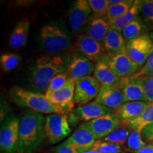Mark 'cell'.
Segmentation results:
<instances>
[{
  "mask_svg": "<svg viewBox=\"0 0 153 153\" xmlns=\"http://www.w3.org/2000/svg\"><path fill=\"white\" fill-rule=\"evenodd\" d=\"M110 27L111 24L106 17L97 18L92 15L84 34L89 36L99 43L103 44Z\"/></svg>",
  "mask_w": 153,
  "mask_h": 153,
  "instance_id": "cell-20",
  "label": "cell"
},
{
  "mask_svg": "<svg viewBox=\"0 0 153 153\" xmlns=\"http://www.w3.org/2000/svg\"><path fill=\"white\" fill-rule=\"evenodd\" d=\"M143 3V1H139V0L134 1L133 4L130 10L122 16L115 19L111 24V26L122 32V30L128 26L129 23H131L135 17L138 16L139 13H140Z\"/></svg>",
  "mask_w": 153,
  "mask_h": 153,
  "instance_id": "cell-24",
  "label": "cell"
},
{
  "mask_svg": "<svg viewBox=\"0 0 153 153\" xmlns=\"http://www.w3.org/2000/svg\"><path fill=\"white\" fill-rule=\"evenodd\" d=\"M75 81L70 78L68 82L58 90L45 93V96L50 102L60 107L65 111H72L74 107V91Z\"/></svg>",
  "mask_w": 153,
  "mask_h": 153,
  "instance_id": "cell-10",
  "label": "cell"
},
{
  "mask_svg": "<svg viewBox=\"0 0 153 153\" xmlns=\"http://www.w3.org/2000/svg\"><path fill=\"white\" fill-rule=\"evenodd\" d=\"M97 139H102L121 126L120 120L114 114H107L87 122Z\"/></svg>",
  "mask_w": 153,
  "mask_h": 153,
  "instance_id": "cell-16",
  "label": "cell"
},
{
  "mask_svg": "<svg viewBox=\"0 0 153 153\" xmlns=\"http://www.w3.org/2000/svg\"><path fill=\"white\" fill-rule=\"evenodd\" d=\"M124 103L130 101H146L143 78L126 77L122 87Z\"/></svg>",
  "mask_w": 153,
  "mask_h": 153,
  "instance_id": "cell-19",
  "label": "cell"
},
{
  "mask_svg": "<svg viewBox=\"0 0 153 153\" xmlns=\"http://www.w3.org/2000/svg\"><path fill=\"white\" fill-rule=\"evenodd\" d=\"M81 153H99L97 151H94V150H89L87 151V152H81Z\"/></svg>",
  "mask_w": 153,
  "mask_h": 153,
  "instance_id": "cell-41",
  "label": "cell"
},
{
  "mask_svg": "<svg viewBox=\"0 0 153 153\" xmlns=\"http://www.w3.org/2000/svg\"><path fill=\"white\" fill-rule=\"evenodd\" d=\"M74 48L75 52L87 57L95 64L108 55L103 44L84 33L77 37Z\"/></svg>",
  "mask_w": 153,
  "mask_h": 153,
  "instance_id": "cell-11",
  "label": "cell"
},
{
  "mask_svg": "<svg viewBox=\"0 0 153 153\" xmlns=\"http://www.w3.org/2000/svg\"><path fill=\"white\" fill-rule=\"evenodd\" d=\"M22 57L14 53H5L0 56L1 69L4 72H10L14 70L19 65Z\"/></svg>",
  "mask_w": 153,
  "mask_h": 153,
  "instance_id": "cell-29",
  "label": "cell"
},
{
  "mask_svg": "<svg viewBox=\"0 0 153 153\" xmlns=\"http://www.w3.org/2000/svg\"><path fill=\"white\" fill-rule=\"evenodd\" d=\"M94 76L101 85H116L120 84L123 79L116 75L110 68L108 63V55L96 63Z\"/></svg>",
  "mask_w": 153,
  "mask_h": 153,
  "instance_id": "cell-22",
  "label": "cell"
},
{
  "mask_svg": "<svg viewBox=\"0 0 153 153\" xmlns=\"http://www.w3.org/2000/svg\"><path fill=\"white\" fill-rule=\"evenodd\" d=\"M134 153H153V143L146 145L140 150H137Z\"/></svg>",
  "mask_w": 153,
  "mask_h": 153,
  "instance_id": "cell-40",
  "label": "cell"
},
{
  "mask_svg": "<svg viewBox=\"0 0 153 153\" xmlns=\"http://www.w3.org/2000/svg\"><path fill=\"white\" fill-rule=\"evenodd\" d=\"M153 76V50L148 60L136 73L130 76L132 78H146Z\"/></svg>",
  "mask_w": 153,
  "mask_h": 153,
  "instance_id": "cell-35",
  "label": "cell"
},
{
  "mask_svg": "<svg viewBox=\"0 0 153 153\" xmlns=\"http://www.w3.org/2000/svg\"><path fill=\"white\" fill-rule=\"evenodd\" d=\"M71 78L69 75V74L66 71L62 72V73L58 74L55 77H53L51 82H50L48 87L47 91L45 93L52 92L60 89L62 88L68 81Z\"/></svg>",
  "mask_w": 153,
  "mask_h": 153,
  "instance_id": "cell-34",
  "label": "cell"
},
{
  "mask_svg": "<svg viewBox=\"0 0 153 153\" xmlns=\"http://www.w3.org/2000/svg\"><path fill=\"white\" fill-rule=\"evenodd\" d=\"M150 103L148 101H130L122 104L114 110L122 125L126 126L141 114Z\"/></svg>",
  "mask_w": 153,
  "mask_h": 153,
  "instance_id": "cell-18",
  "label": "cell"
},
{
  "mask_svg": "<svg viewBox=\"0 0 153 153\" xmlns=\"http://www.w3.org/2000/svg\"><path fill=\"white\" fill-rule=\"evenodd\" d=\"M92 15L97 18L106 17L108 4L107 0H88Z\"/></svg>",
  "mask_w": 153,
  "mask_h": 153,
  "instance_id": "cell-33",
  "label": "cell"
},
{
  "mask_svg": "<svg viewBox=\"0 0 153 153\" xmlns=\"http://www.w3.org/2000/svg\"><path fill=\"white\" fill-rule=\"evenodd\" d=\"M125 78L122 79L120 84L116 85H101L100 91L95 101L113 110L116 109L123 104V95L122 92Z\"/></svg>",
  "mask_w": 153,
  "mask_h": 153,
  "instance_id": "cell-13",
  "label": "cell"
},
{
  "mask_svg": "<svg viewBox=\"0 0 153 153\" xmlns=\"http://www.w3.org/2000/svg\"><path fill=\"white\" fill-rule=\"evenodd\" d=\"M44 129L50 144L60 143L71 133L68 116L61 114H51L45 116Z\"/></svg>",
  "mask_w": 153,
  "mask_h": 153,
  "instance_id": "cell-6",
  "label": "cell"
},
{
  "mask_svg": "<svg viewBox=\"0 0 153 153\" xmlns=\"http://www.w3.org/2000/svg\"><path fill=\"white\" fill-rule=\"evenodd\" d=\"M96 64L79 53L75 52L70 57L66 72L71 78L79 79L94 74Z\"/></svg>",
  "mask_w": 153,
  "mask_h": 153,
  "instance_id": "cell-15",
  "label": "cell"
},
{
  "mask_svg": "<svg viewBox=\"0 0 153 153\" xmlns=\"http://www.w3.org/2000/svg\"><path fill=\"white\" fill-rule=\"evenodd\" d=\"M153 50V43L149 33H145L126 42V51L128 56L142 68Z\"/></svg>",
  "mask_w": 153,
  "mask_h": 153,
  "instance_id": "cell-8",
  "label": "cell"
},
{
  "mask_svg": "<svg viewBox=\"0 0 153 153\" xmlns=\"http://www.w3.org/2000/svg\"><path fill=\"white\" fill-rule=\"evenodd\" d=\"M142 135L143 139L148 142H153V123L143 129Z\"/></svg>",
  "mask_w": 153,
  "mask_h": 153,
  "instance_id": "cell-38",
  "label": "cell"
},
{
  "mask_svg": "<svg viewBox=\"0 0 153 153\" xmlns=\"http://www.w3.org/2000/svg\"><path fill=\"white\" fill-rule=\"evenodd\" d=\"M134 3L133 0H124L123 2L108 6L106 18L110 24L115 19L119 18L130 10Z\"/></svg>",
  "mask_w": 153,
  "mask_h": 153,
  "instance_id": "cell-27",
  "label": "cell"
},
{
  "mask_svg": "<svg viewBox=\"0 0 153 153\" xmlns=\"http://www.w3.org/2000/svg\"><path fill=\"white\" fill-rule=\"evenodd\" d=\"M126 43L122 32L111 26L103 45L108 55H112L126 49Z\"/></svg>",
  "mask_w": 153,
  "mask_h": 153,
  "instance_id": "cell-23",
  "label": "cell"
},
{
  "mask_svg": "<svg viewBox=\"0 0 153 153\" xmlns=\"http://www.w3.org/2000/svg\"><path fill=\"white\" fill-rule=\"evenodd\" d=\"M91 150L97 151L99 153H120L121 152V147L103 139H98L94 143Z\"/></svg>",
  "mask_w": 153,
  "mask_h": 153,
  "instance_id": "cell-32",
  "label": "cell"
},
{
  "mask_svg": "<svg viewBox=\"0 0 153 153\" xmlns=\"http://www.w3.org/2000/svg\"><path fill=\"white\" fill-rule=\"evenodd\" d=\"M9 106L8 104L4 100L1 99V123L7 118L9 115Z\"/></svg>",
  "mask_w": 153,
  "mask_h": 153,
  "instance_id": "cell-39",
  "label": "cell"
},
{
  "mask_svg": "<svg viewBox=\"0 0 153 153\" xmlns=\"http://www.w3.org/2000/svg\"><path fill=\"white\" fill-rule=\"evenodd\" d=\"M146 101L153 104V76L143 78Z\"/></svg>",
  "mask_w": 153,
  "mask_h": 153,
  "instance_id": "cell-36",
  "label": "cell"
},
{
  "mask_svg": "<svg viewBox=\"0 0 153 153\" xmlns=\"http://www.w3.org/2000/svg\"><path fill=\"white\" fill-rule=\"evenodd\" d=\"M149 35H150V37L151 40H152V41L153 43V32H150V33H149Z\"/></svg>",
  "mask_w": 153,
  "mask_h": 153,
  "instance_id": "cell-42",
  "label": "cell"
},
{
  "mask_svg": "<svg viewBox=\"0 0 153 153\" xmlns=\"http://www.w3.org/2000/svg\"><path fill=\"white\" fill-rule=\"evenodd\" d=\"M108 63L114 73L120 78L131 76L140 70L126 53V49L112 55H108Z\"/></svg>",
  "mask_w": 153,
  "mask_h": 153,
  "instance_id": "cell-12",
  "label": "cell"
},
{
  "mask_svg": "<svg viewBox=\"0 0 153 153\" xmlns=\"http://www.w3.org/2000/svg\"><path fill=\"white\" fill-rule=\"evenodd\" d=\"M97 140L98 139L88 123H83L65 141L69 144L73 145L78 152L81 153L91 150Z\"/></svg>",
  "mask_w": 153,
  "mask_h": 153,
  "instance_id": "cell-14",
  "label": "cell"
},
{
  "mask_svg": "<svg viewBox=\"0 0 153 153\" xmlns=\"http://www.w3.org/2000/svg\"><path fill=\"white\" fill-rule=\"evenodd\" d=\"M38 40L40 48L50 56H63L72 48L71 33L61 18L43 24Z\"/></svg>",
  "mask_w": 153,
  "mask_h": 153,
  "instance_id": "cell-1",
  "label": "cell"
},
{
  "mask_svg": "<svg viewBox=\"0 0 153 153\" xmlns=\"http://www.w3.org/2000/svg\"><path fill=\"white\" fill-rule=\"evenodd\" d=\"M140 17L148 31L153 32V0L143 1Z\"/></svg>",
  "mask_w": 153,
  "mask_h": 153,
  "instance_id": "cell-30",
  "label": "cell"
},
{
  "mask_svg": "<svg viewBox=\"0 0 153 153\" xmlns=\"http://www.w3.org/2000/svg\"><path fill=\"white\" fill-rule=\"evenodd\" d=\"M54 153H79L73 145L65 141L54 148Z\"/></svg>",
  "mask_w": 153,
  "mask_h": 153,
  "instance_id": "cell-37",
  "label": "cell"
},
{
  "mask_svg": "<svg viewBox=\"0 0 153 153\" xmlns=\"http://www.w3.org/2000/svg\"><path fill=\"white\" fill-rule=\"evenodd\" d=\"M30 22L27 19L20 20L14 26L9 36V44L14 49H20L27 43L29 36Z\"/></svg>",
  "mask_w": 153,
  "mask_h": 153,
  "instance_id": "cell-21",
  "label": "cell"
},
{
  "mask_svg": "<svg viewBox=\"0 0 153 153\" xmlns=\"http://www.w3.org/2000/svg\"><path fill=\"white\" fill-rule=\"evenodd\" d=\"M73 111L76 117L85 123L105 115L115 113L114 110L99 104L96 101H91L84 106L76 107Z\"/></svg>",
  "mask_w": 153,
  "mask_h": 153,
  "instance_id": "cell-17",
  "label": "cell"
},
{
  "mask_svg": "<svg viewBox=\"0 0 153 153\" xmlns=\"http://www.w3.org/2000/svg\"><path fill=\"white\" fill-rule=\"evenodd\" d=\"M92 16L88 0H76L71 5L68 13L69 24L72 33L78 37L84 33Z\"/></svg>",
  "mask_w": 153,
  "mask_h": 153,
  "instance_id": "cell-7",
  "label": "cell"
},
{
  "mask_svg": "<svg viewBox=\"0 0 153 153\" xmlns=\"http://www.w3.org/2000/svg\"><path fill=\"white\" fill-rule=\"evenodd\" d=\"M8 94L11 100L19 106L27 108L35 112L46 114H65L66 113L60 107L50 102L45 94L28 90L19 86L11 87Z\"/></svg>",
  "mask_w": 153,
  "mask_h": 153,
  "instance_id": "cell-4",
  "label": "cell"
},
{
  "mask_svg": "<svg viewBox=\"0 0 153 153\" xmlns=\"http://www.w3.org/2000/svg\"><path fill=\"white\" fill-rule=\"evenodd\" d=\"M70 60L69 55L38 57L32 65L28 78L31 90L45 94L53 78L66 71Z\"/></svg>",
  "mask_w": 153,
  "mask_h": 153,
  "instance_id": "cell-2",
  "label": "cell"
},
{
  "mask_svg": "<svg viewBox=\"0 0 153 153\" xmlns=\"http://www.w3.org/2000/svg\"><path fill=\"white\" fill-rule=\"evenodd\" d=\"M101 84L94 76H87L76 79L74 103L78 106H84L96 99L101 89Z\"/></svg>",
  "mask_w": 153,
  "mask_h": 153,
  "instance_id": "cell-9",
  "label": "cell"
},
{
  "mask_svg": "<svg viewBox=\"0 0 153 153\" xmlns=\"http://www.w3.org/2000/svg\"><path fill=\"white\" fill-rule=\"evenodd\" d=\"M45 117L40 113L24 110L19 117V150L21 153H32L41 148L45 137Z\"/></svg>",
  "mask_w": 153,
  "mask_h": 153,
  "instance_id": "cell-3",
  "label": "cell"
},
{
  "mask_svg": "<svg viewBox=\"0 0 153 153\" xmlns=\"http://www.w3.org/2000/svg\"><path fill=\"white\" fill-rule=\"evenodd\" d=\"M153 123V104L150 103L139 116L125 126L131 131L142 132L143 129Z\"/></svg>",
  "mask_w": 153,
  "mask_h": 153,
  "instance_id": "cell-25",
  "label": "cell"
},
{
  "mask_svg": "<svg viewBox=\"0 0 153 153\" xmlns=\"http://www.w3.org/2000/svg\"><path fill=\"white\" fill-rule=\"evenodd\" d=\"M147 28L140 16H137L122 30L124 39L127 42L146 33Z\"/></svg>",
  "mask_w": 153,
  "mask_h": 153,
  "instance_id": "cell-26",
  "label": "cell"
},
{
  "mask_svg": "<svg viewBox=\"0 0 153 153\" xmlns=\"http://www.w3.org/2000/svg\"><path fill=\"white\" fill-rule=\"evenodd\" d=\"M1 124V152L2 153H21L19 150V118L14 115H9Z\"/></svg>",
  "mask_w": 153,
  "mask_h": 153,
  "instance_id": "cell-5",
  "label": "cell"
},
{
  "mask_svg": "<svg viewBox=\"0 0 153 153\" xmlns=\"http://www.w3.org/2000/svg\"><path fill=\"white\" fill-rule=\"evenodd\" d=\"M131 131V130L128 128L126 126L123 125V126H120L118 128L115 129L114 131L111 132L109 135L102 139L108 141V142L121 146V145L126 144Z\"/></svg>",
  "mask_w": 153,
  "mask_h": 153,
  "instance_id": "cell-28",
  "label": "cell"
},
{
  "mask_svg": "<svg viewBox=\"0 0 153 153\" xmlns=\"http://www.w3.org/2000/svg\"><path fill=\"white\" fill-rule=\"evenodd\" d=\"M126 148L130 151L136 152L146 145L143 140L142 132L137 131H131L127 141L126 143Z\"/></svg>",
  "mask_w": 153,
  "mask_h": 153,
  "instance_id": "cell-31",
  "label": "cell"
}]
</instances>
